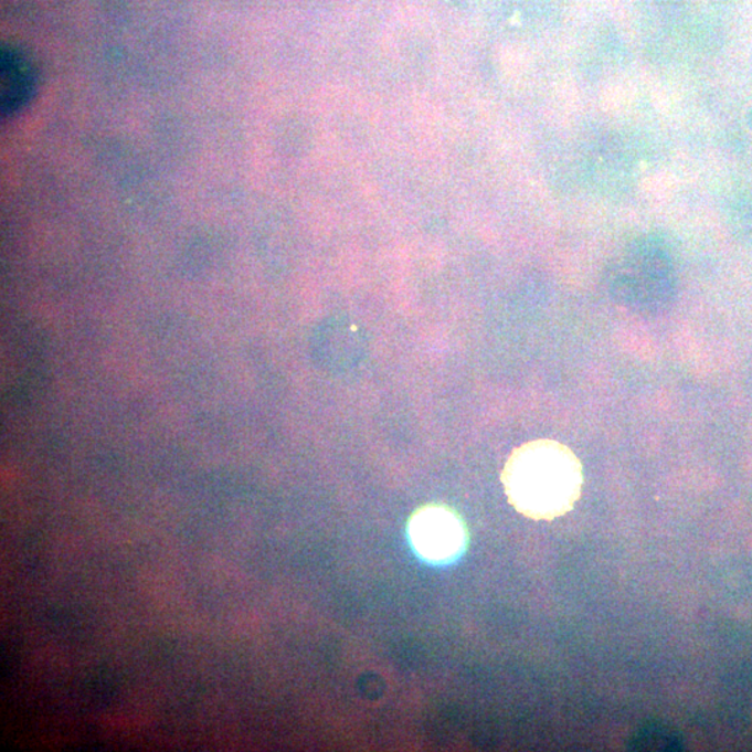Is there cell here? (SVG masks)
<instances>
[{"mask_svg":"<svg viewBox=\"0 0 752 752\" xmlns=\"http://www.w3.org/2000/svg\"><path fill=\"white\" fill-rule=\"evenodd\" d=\"M681 749L680 735L664 724H648L634 735L631 750L671 751Z\"/></svg>","mask_w":752,"mask_h":752,"instance_id":"cell-4","label":"cell"},{"mask_svg":"<svg viewBox=\"0 0 752 752\" xmlns=\"http://www.w3.org/2000/svg\"><path fill=\"white\" fill-rule=\"evenodd\" d=\"M500 478L509 504L536 521H552L573 510L584 481L575 453L552 439L516 447Z\"/></svg>","mask_w":752,"mask_h":752,"instance_id":"cell-1","label":"cell"},{"mask_svg":"<svg viewBox=\"0 0 752 752\" xmlns=\"http://www.w3.org/2000/svg\"><path fill=\"white\" fill-rule=\"evenodd\" d=\"M407 532L414 551L430 563H451L466 551L467 527L446 505L421 506L410 517Z\"/></svg>","mask_w":752,"mask_h":752,"instance_id":"cell-2","label":"cell"},{"mask_svg":"<svg viewBox=\"0 0 752 752\" xmlns=\"http://www.w3.org/2000/svg\"><path fill=\"white\" fill-rule=\"evenodd\" d=\"M36 74L33 63L23 51L3 46L0 52V106L3 116L23 109L34 97Z\"/></svg>","mask_w":752,"mask_h":752,"instance_id":"cell-3","label":"cell"}]
</instances>
